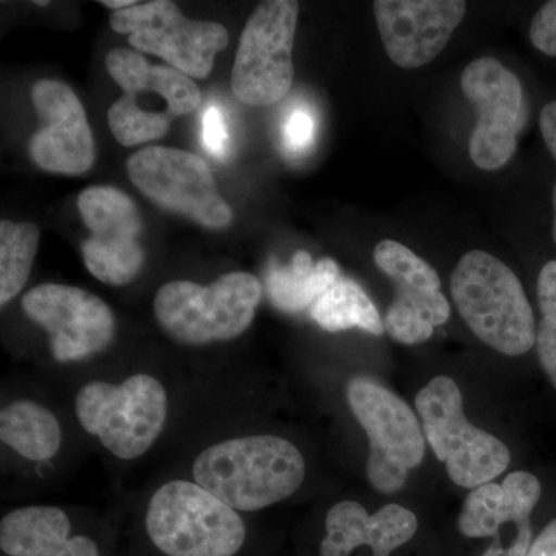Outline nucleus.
<instances>
[{
  "instance_id": "obj_1",
  "label": "nucleus",
  "mask_w": 556,
  "mask_h": 556,
  "mask_svg": "<svg viewBox=\"0 0 556 556\" xmlns=\"http://www.w3.org/2000/svg\"><path fill=\"white\" fill-rule=\"evenodd\" d=\"M305 475L302 452L274 434L225 439L204 448L192 466L193 481L239 514L288 500Z\"/></svg>"
},
{
  "instance_id": "obj_2",
  "label": "nucleus",
  "mask_w": 556,
  "mask_h": 556,
  "mask_svg": "<svg viewBox=\"0 0 556 556\" xmlns=\"http://www.w3.org/2000/svg\"><path fill=\"white\" fill-rule=\"evenodd\" d=\"M450 288L457 313L486 346L510 357L535 348L538 325L525 288L495 255L484 251L464 254Z\"/></svg>"
},
{
  "instance_id": "obj_3",
  "label": "nucleus",
  "mask_w": 556,
  "mask_h": 556,
  "mask_svg": "<svg viewBox=\"0 0 556 556\" xmlns=\"http://www.w3.org/2000/svg\"><path fill=\"white\" fill-rule=\"evenodd\" d=\"M105 65L124 91L109 109V127L126 148L163 138L172 121L200 105L201 90L192 78L167 65L149 64L139 51H109Z\"/></svg>"
},
{
  "instance_id": "obj_4",
  "label": "nucleus",
  "mask_w": 556,
  "mask_h": 556,
  "mask_svg": "<svg viewBox=\"0 0 556 556\" xmlns=\"http://www.w3.org/2000/svg\"><path fill=\"white\" fill-rule=\"evenodd\" d=\"M263 298L257 277L230 273L201 287L189 280L163 285L153 300L161 329L179 345L203 346L240 338Z\"/></svg>"
},
{
  "instance_id": "obj_5",
  "label": "nucleus",
  "mask_w": 556,
  "mask_h": 556,
  "mask_svg": "<svg viewBox=\"0 0 556 556\" xmlns=\"http://www.w3.org/2000/svg\"><path fill=\"white\" fill-rule=\"evenodd\" d=\"M146 530L167 556H236L247 540L239 511L188 479L166 482L150 496Z\"/></svg>"
},
{
  "instance_id": "obj_6",
  "label": "nucleus",
  "mask_w": 556,
  "mask_h": 556,
  "mask_svg": "<svg viewBox=\"0 0 556 556\" xmlns=\"http://www.w3.org/2000/svg\"><path fill=\"white\" fill-rule=\"evenodd\" d=\"M75 409L80 427L100 439L102 447L119 459L135 460L163 433L169 397L159 379L139 372L119 383L91 380L76 394Z\"/></svg>"
},
{
  "instance_id": "obj_7",
  "label": "nucleus",
  "mask_w": 556,
  "mask_h": 556,
  "mask_svg": "<svg viewBox=\"0 0 556 556\" xmlns=\"http://www.w3.org/2000/svg\"><path fill=\"white\" fill-rule=\"evenodd\" d=\"M415 404L428 444L456 485L477 489L510 466L507 445L468 422L463 393L448 376L431 379L416 394Z\"/></svg>"
},
{
  "instance_id": "obj_8",
  "label": "nucleus",
  "mask_w": 556,
  "mask_h": 556,
  "mask_svg": "<svg viewBox=\"0 0 556 556\" xmlns=\"http://www.w3.org/2000/svg\"><path fill=\"white\" fill-rule=\"evenodd\" d=\"M348 405L369 441L367 479L380 493H396L408 471L422 464L426 434L407 402L376 380L356 376L346 386Z\"/></svg>"
},
{
  "instance_id": "obj_9",
  "label": "nucleus",
  "mask_w": 556,
  "mask_h": 556,
  "mask_svg": "<svg viewBox=\"0 0 556 556\" xmlns=\"http://www.w3.org/2000/svg\"><path fill=\"white\" fill-rule=\"evenodd\" d=\"M299 10L295 0H266L249 17L232 70L233 93L244 104L274 105L291 90Z\"/></svg>"
},
{
  "instance_id": "obj_10",
  "label": "nucleus",
  "mask_w": 556,
  "mask_h": 556,
  "mask_svg": "<svg viewBox=\"0 0 556 556\" xmlns=\"http://www.w3.org/2000/svg\"><path fill=\"white\" fill-rule=\"evenodd\" d=\"M110 25L129 36L139 53L155 54L192 79H204L214 68L215 56L228 47V30L217 22L193 21L170 0L137 3L115 11Z\"/></svg>"
},
{
  "instance_id": "obj_11",
  "label": "nucleus",
  "mask_w": 556,
  "mask_h": 556,
  "mask_svg": "<svg viewBox=\"0 0 556 556\" xmlns=\"http://www.w3.org/2000/svg\"><path fill=\"white\" fill-rule=\"evenodd\" d=\"M460 89L478 112L468 155L478 169H501L517 152L518 137L526 126L521 80L495 58L485 56L464 68Z\"/></svg>"
},
{
  "instance_id": "obj_12",
  "label": "nucleus",
  "mask_w": 556,
  "mask_h": 556,
  "mask_svg": "<svg viewBox=\"0 0 556 556\" xmlns=\"http://www.w3.org/2000/svg\"><path fill=\"white\" fill-rule=\"evenodd\" d=\"M131 182L160 207L211 229L232 222V208L219 195L204 160L185 150L150 146L127 161Z\"/></svg>"
},
{
  "instance_id": "obj_13",
  "label": "nucleus",
  "mask_w": 556,
  "mask_h": 556,
  "mask_svg": "<svg viewBox=\"0 0 556 556\" xmlns=\"http://www.w3.org/2000/svg\"><path fill=\"white\" fill-rule=\"evenodd\" d=\"M78 208L91 233L80 247L87 269L101 283L126 287L146 260L138 243L142 219L137 204L123 190L94 186L80 192Z\"/></svg>"
},
{
  "instance_id": "obj_14",
  "label": "nucleus",
  "mask_w": 556,
  "mask_h": 556,
  "mask_svg": "<svg viewBox=\"0 0 556 556\" xmlns=\"http://www.w3.org/2000/svg\"><path fill=\"white\" fill-rule=\"evenodd\" d=\"M22 309L49 332L51 354L61 364L97 356L115 339L112 309L86 289L39 285L22 298Z\"/></svg>"
},
{
  "instance_id": "obj_15",
  "label": "nucleus",
  "mask_w": 556,
  "mask_h": 556,
  "mask_svg": "<svg viewBox=\"0 0 556 556\" xmlns=\"http://www.w3.org/2000/svg\"><path fill=\"white\" fill-rule=\"evenodd\" d=\"M372 257L396 289L383 321L386 331L404 345L427 342L434 328L444 325L452 313L437 270L396 240L380 241Z\"/></svg>"
},
{
  "instance_id": "obj_16",
  "label": "nucleus",
  "mask_w": 556,
  "mask_h": 556,
  "mask_svg": "<svg viewBox=\"0 0 556 556\" xmlns=\"http://www.w3.org/2000/svg\"><path fill=\"white\" fill-rule=\"evenodd\" d=\"M543 496L540 479L514 471L503 484L486 482L470 490L457 526L467 538H493L482 556H527L532 546V514Z\"/></svg>"
},
{
  "instance_id": "obj_17",
  "label": "nucleus",
  "mask_w": 556,
  "mask_h": 556,
  "mask_svg": "<svg viewBox=\"0 0 556 556\" xmlns=\"http://www.w3.org/2000/svg\"><path fill=\"white\" fill-rule=\"evenodd\" d=\"M31 100L42 127L30 139L31 160L51 174L83 175L94 163V139L86 110L61 80L33 86Z\"/></svg>"
},
{
  "instance_id": "obj_18",
  "label": "nucleus",
  "mask_w": 556,
  "mask_h": 556,
  "mask_svg": "<svg viewBox=\"0 0 556 556\" xmlns=\"http://www.w3.org/2000/svg\"><path fill=\"white\" fill-rule=\"evenodd\" d=\"M372 7L388 58L405 70L439 56L467 13L463 0H378Z\"/></svg>"
},
{
  "instance_id": "obj_19",
  "label": "nucleus",
  "mask_w": 556,
  "mask_h": 556,
  "mask_svg": "<svg viewBox=\"0 0 556 556\" xmlns=\"http://www.w3.org/2000/svg\"><path fill=\"white\" fill-rule=\"evenodd\" d=\"M325 529L321 556H351L365 546L372 556H390L416 535L417 518L399 504H387L369 515L356 501H342L329 508Z\"/></svg>"
},
{
  "instance_id": "obj_20",
  "label": "nucleus",
  "mask_w": 556,
  "mask_h": 556,
  "mask_svg": "<svg viewBox=\"0 0 556 556\" xmlns=\"http://www.w3.org/2000/svg\"><path fill=\"white\" fill-rule=\"evenodd\" d=\"M0 548L9 556H101L89 536H72V522L60 507L27 506L0 521Z\"/></svg>"
},
{
  "instance_id": "obj_21",
  "label": "nucleus",
  "mask_w": 556,
  "mask_h": 556,
  "mask_svg": "<svg viewBox=\"0 0 556 556\" xmlns=\"http://www.w3.org/2000/svg\"><path fill=\"white\" fill-rule=\"evenodd\" d=\"M340 269L332 258L314 263L309 252L299 251L288 266L273 263L266 273V292L273 305L285 313L311 308L336 281Z\"/></svg>"
},
{
  "instance_id": "obj_22",
  "label": "nucleus",
  "mask_w": 556,
  "mask_h": 556,
  "mask_svg": "<svg viewBox=\"0 0 556 556\" xmlns=\"http://www.w3.org/2000/svg\"><path fill=\"white\" fill-rule=\"evenodd\" d=\"M0 439L24 459L46 463L60 453L62 428L49 408L21 399L0 412Z\"/></svg>"
},
{
  "instance_id": "obj_23",
  "label": "nucleus",
  "mask_w": 556,
  "mask_h": 556,
  "mask_svg": "<svg viewBox=\"0 0 556 556\" xmlns=\"http://www.w3.org/2000/svg\"><path fill=\"white\" fill-rule=\"evenodd\" d=\"M314 321L329 332L361 328L382 336L386 325L378 308L357 281L340 277L309 308Z\"/></svg>"
},
{
  "instance_id": "obj_24",
  "label": "nucleus",
  "mask_w": 556,
  "mask_h": 556,
  "mask_svg": "<svg viewBox=\"0 0 556 556\" xmlns=\"http://www.w3.org/2000/svg\"><path fill=\"white\" fill-rule=\"evenodd\" d=\"M39 247V228L31 223H0V305L24 289Z\"/></svg>"
},
{
  "instance_id": "obj_25",
  "label": "nucleus",
  "mask_w": 556,
  "mask_h": 556,
  "mask_svg": "<svg viewBox=\"0 0 556 556\" xmlns=\"http://www.w3.org/2000/svg\"><path fill=\"white\" fill-rule=\"evenodd\" d=\"M536 292L541 311L536 327V357L548 383L556 390V260L541 268Z\"/></svg>"
},
{
  "instance_id": "obj_26",
  "label": "nucleus",
  "mask_w": 556,
  "mask_h": 556,
  "mask_svg": "<svg viewBox=\"0 0 556 556\" xmlns=\"http://www.w3.org/2000/svg\"><path fill=\"white\" fill-rule=\"evenodd\" d=\"M317 137V119L305 105L292 109L281 124V142L283 150L291 159L308 153Z\"/></svg>"
},
{
  "instance_id": "obj_27",
  "label": "nucleus",
  "mask_w": 556,
  "mask_h": 556,
  "mask_svg": "<svg viewBox=\"0 0 556 556\" xmlns=\"http://www.w3.org/2000/svg\"><path fill=\"white\" fill-rule=\"evenodd\" d=\"M201 141L208 155L217 160L228 159L230 134L228 121L217 105H208L201 119Z\"/></svg>"
},
{
  "instance_id": "obj_28",
  "label": "nucleus",
  "mask_w": 556,
  "mask_h": 556,
  "mask_svg": "<svg viewBox=\"0 0 556 556\" xmlns=\"http://www.w3.org/2000/svg\"><path fill=\"white\" fill-rule=\"evenodd\" d=\"M529 38L541 53L556 58V0L544 3L536 11L530 24Z\"/></svg>"
},
{
  "instance_id": "obj_29",
  "label": "nucleus",
  "mask_w": 556,
  "mask_h": 556,
  "mask_svg": "<svg viewBox=\"0 0 556 556\" xmlns=\"http://www.w3.org/2000/svg\"><path fill=\"white\" fill-rule=\"evenodd\" d=\"M527 556H556V517L533 540Z\"/></svg>"
},
{
  "instance_id": "obj_30",
  "label": "nucleus",
  "mask_w": 556,
  "mask_h": 556,
  "mask_svg": "<svg viewBox=\"0 0 556 556\" xmlns=\"http://www.w3.org/2000/svg\"><path fill=\"white\" fill-rule=\"evenodd\" d=\"M540 129L548 152L556 160V101L548 102L541 112Z\"/></svg>"
},
{
  "instance_id": "obj_31",
  "label": "nucleus",
  "mask_w": 556,
  "mask_h": 556,
  "mask_svg": "<svg viewBox=\"0 0 556 556\" xmlns=\"http://www.w3.org/2000/svg\"><path fill=\"white\" fill-rule=\"evenodd\" d=\"M101 3L102 5L108 7V9H113L115 11L130 9V7L137 5V2H134V0H104V2Z\"/></svg>"
},
{
  "instance_id": "obj_32",
  "label": "nucleus",
  "mask_w": 556,
  "mask_h": 556,
  "mask_svg": "<svg viewBox=\"0 0 556 556\" xmlns=\"http://www.w3.org/2000/svg\"><path fill=\"white\" fill-rule=\"evenodd\" d=\"M552 201H554V223H552V237H554V241L556 244V185L554 188V192H552Z\"/></svg>"
},
{
  "instance_id": "obj_33",
  "label": "nucleus",
  "mask_w": 556,
  "mask_h": 556,
  "mask_svg": "<svg viewBox=\"0 0 556 556\" xmlns=\"http://www.w3.org/2000/svg\"><path fill=\"white\" fill-rule=\"evenodd\" d=\"M36 5H40V7H46L47 5V2H35Z\"/></svg>"
}]
</instances>
